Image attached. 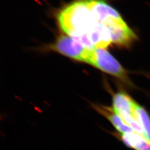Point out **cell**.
<instances>
[{
    "mask_svg": "<svg viewBox=\"0 0 150 150\" xmlns=\"http://www.w3.org/2000/svg\"><path fill=\"white\" fill-rule=\"evenodd\" d=\"M83 1L86 2L97 21L103 22L110 18L121 17L118 11L103 0Z\"/></svg>",
    "mask_w": 150,
    "mask_h": 150,
    "instance_id": "8",
    "label": "cell"
},
{
    "mask_svg": "<svg viewBox=\"0 0 150 150\" xmlns=\"http://www.w3.org/2000/svg\"><path fill=\"white\" fill-rule=\"evenodd\" d=\"M52 50L72 59L91 64L94 50L87 48L70 36H61L51 46Z\"/></svg>",
    "mask_w": 150,
    "mask_h": 150,
    "instance_id": "3",
    "label": "cell"
},
{
    "mask_svg": "<svg viewBox=\"0 0 150 150\" xmlns=\"http://www.w3.org/2000/svg\"><path fill=\"white\" fill-rule=\"evenodd\" d=\"M91 65L116 78L128 88H137L130 79L128 71L111 54L103 48L95 49Z\"/></svg>",
    "mask_w": 150,
    "mask_h": 150,
    "instance_id": "2",
    "label": "cell"
},
{
    "mask_svg": "<svg viewBox=\"0 0 150 150\" xmlns=\"http://www.w3.org/2000/svg\"><path fill=\"white\" fill-rule=\"evenodd\" d=\"M117 134L116 136L129 148L134 150H150V144L140 134L136 132L124 134Z\"/></svg>",
    "mask_w": 150,
    "mask_h": 150,
    "instance_id": "9",
    "label": "cell"
},
{
    "mask_svg": "<svg viewBox=\"0 0 150 150\" xmlns=\"http://www.w3.org/2000/svg\"><path fill=\"white\" fill-rule=\"evenodd\" d=\"M113 110L136 133L142 136V132L134 117V111L138 103L128 93L123 90L111 92Z\"/></svg>",
    "mask_w": 150,
    "mask_h": 150,
    "instance_id": "4",
    "label": "cell"
},
{
    "mask_svg": "<svg viewBox=\"0 0 150 150\" xmlns=\"http://www.w3.org/2000/svg\"><path fill=\"white\" fill-rule=\"evenodd\" d=\"M86 37L95 48L105 49L112 43L109 31L102 22H95Z\"/></svg>",
    "mask_w": 150,
    "mask_h": 150,
    "instance_id": "7",
    "label": "cell"
},
{
    "mask_svg": "<svg viewBox=\"0 0 150 150\" xmlns=\"http://www.w3.org/2000/svg\"><path fill=\"white\" fill-rule=\"evenodd\" d=\"M134 117L141 129L143 137L150 144V115L145 107L137 103Z\"/></svg>",
    "mask_w": 150,
    "mask_h": 150,
    "instance_id": "10",
    "label": "cell"
},
{
    "mask_svg": "<svg viewBox=\"0 0 150 150\" xmlns=\"http://www.w3.org/2000/svg\"><path fill=\"white\" fill-rule=\"evenodd\" d=\"M57 20L59 26L67 35L74 38L87 48H94L86 36L97 21L84 1H75L65 7L58 14Z\"/></svg>",
    "mask_w": 150,
    "mask_h": 150,
    "instance_id": "1",
    "label": "cell"
},
{
    "mask_svg": "<svg viewBox=\"0 0 150 150\" xmlns=\"http://www.w3.org/2000/svg\"><path fill=\"white\" fill-rule=\"evenodd\" d=\"M102 23L109 31L112 43L117 46L128 47L137 40L136 35L122 17L110 18Z\"/></svg>",
    "mask_w": 150,
    "mask_h": 150,
    "instance_id": "5",
    "label": "cell"
},
{
    "mask_svg": "<svg viewBox=\"0 0 150 150\" xmlns=\"http://www.w3.org/2000/svg\"><path fill=\"white\" fill-rule=\"evenodd\" d=\"M92 106L97 112L110 122L113 127L117 131V134H124L134 132L133 129L113 110L111 106L95 103H92Z\"/></svg>",
    "mask_w": 150,
    "mask_h": 150,
    "instance_id": "6",
    "label": "cell"
}]
</instances>
